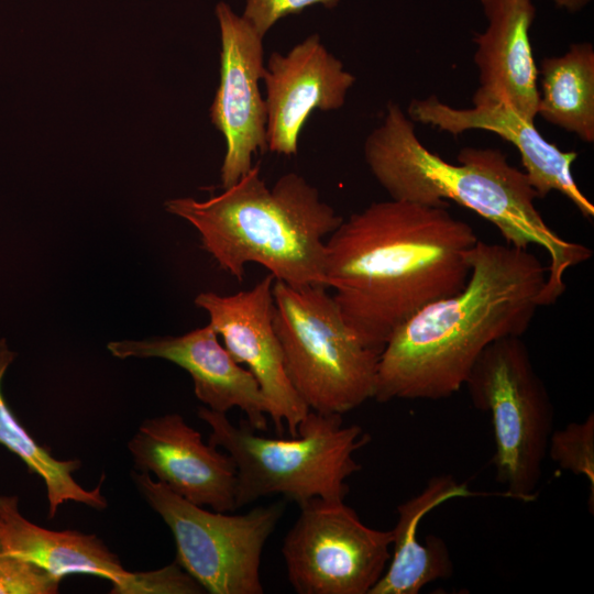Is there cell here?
Here are the masks:
<instances>
[{"instance_id":"1","label":"cell","mask_w":594,"mask_h":594,"mask_svg":"<svg viewBox=\"0 0 594 594\" xmlns=\"http://www.w3.org/2000/svg\"><path fill=\"white\" fill-rule=\"evenodd\" d=\"M477 241L448 206L372 202L328 237L326 286L355 336L381 353L418 310L465 286Z\"/></svg>"},{"instance_id":"2","label":"cell","mask_w":594,"mask_h":594,"mask_svg":"<svg viewBox=\"0 0 594 594\" xmlns=\"http://www.w3.org/2000/svg\"><path fill=\"white\" fill-rule=\"evenodd\" d=\"M458 293L405 321L383 348L373 399H442L459 392L494 341L521 337L542 296L547 267L528 249L477 241Z\"/></svg>"},{"instance_id":"3","label":"cell","mask_w":594,"mask_h":594,"mask_svg":"<svg viewBox=\"0 0 594 594\" xmlns=\"http://www.w3.org/2000/svg\"><path fill=\"white\" fill-rule=\"evenodd\" d=\"M364 158L391 199L428 206L453 200L494 224L506 244L543 249L550 260L543 307L564 293L568 270L592 256L587 246L562 238L546 223L528 176L503 152L464 147L458 163H449L419 141L413 121L395 102L387 105L382 123L366 138Z\"/></svg>"},{"instance_id":"4","label":"cell","mask_w":594,"mask_h":594,"mask_svg":"<svg viewBox=\"0 0 594 594\" xmlns=\"http://www.w3.org/2000/svg\"><path fill=\"white\" fill-rule=\"evenodd\" d=\"M164 207L199 232L201 248L238 282L256 263L295 287L326 286L324 238L344 219L296 173L268 188L260 164L217 196L174 198Z\"/></svg>"},{"instance_id":"5","label":"cell","mask_w":594,"mask_h":594,"mask_svg":"<svg viewBox=\"0 0 594 594\" xmlns=\"http://www.w3.org/2000/svg\"><path fill=\"white\" fill-rule=\"evenodd\" d=\"M197 415L210 427L208 443L234 462L238 509L276 494L298 505L315 497L344 501L348 479L361 470L354 454L371 441L360 426H345L337 414L309 410L298 435L288 439L258 436L246 420L235 426L204 406Z\"/></svg>"},{"instance_id":"6","label":"cell","mask_w":594,"mask_h":594,"mask_svg":"<svg viewBox=\"0 0 594 594\" xmlns=\"http://www.w3.org/2000/svg\"><path fill=\"white\" fill-rule=\"evenodd\" d=\"M327 288L275 279L273 326L302 402L317 413L343 415L373 398L381 353L355 336Z\"/></svg>"},{"instance_id":"7","label":"cell","mask_w":594,"mask_h":594,"mask_svg":"<svg viewBox=\"0 0 594 594\" xmlns=\"http://www.w3.org/2000/svg\"><path fill=\"white\" fill-rule=\"evenodd\" d=\"M464 386L474 407L491 417L497 482L508 497L535 499L554 430V409L521 337L491 343L475 361Z\"/></svg>"},{"instance_id":"8","label":"cell","mask_w":594,"mask_h":594,"mask_svg":"<svg viewBox=\"0 0 594 594\" xmlns=\"http://www.w3.org/2000/svg\"><path fill=\"white\" fill-rule=\"evenodd\" d=\"M139 492L168 526L176 561L210 594H262L264 546L284 512L283 504L229 515L204 509L175 494L150 473H133Z\"/></svg>"},{"instance_id":"9","label":"cell","mask_w":594,"mask_h":594,"mask_svg":"<svg viewBox=\"0 0 594 594\" xmlns=\"http://www.w3.org/2000/svg\"><path fill=\"white\" fill-rule=\"evenodd\" d=\"M286 534L282 554L298 594H370L391 559L392 530L366 526L344 501L311 498Z\"/></svg>"},{"instance_id":"10","label":"cell","mask_w":594,"mask_h":594,"mask_svg":"<svg viewBox=\"0 0 594 594\" xmlns=\"http://www.w3.org/2000/svg\"><path fill=\"white\" fill-rule=\"evenodd\" d=\"M220 29V82L210 120L226 140L222 188L252 167V156L267 151V109L260 90L264 70L263 35L223 1L216 6Z\"/></svg>"},{"instance_id":"11","label":"cell","mask_w":594,"mask_h":594,"mask_svg":"<svg viewBox=\"0 0 594 594\" xmlns=\"http://www.w3.org/2000/svg\"><path fill=\"white\" fill-rule=\"evenodd\" d=\"M270 273L254 287L233 295L205 292L195 304L209 316V324L239 364H244L268 402V417L279 436L285 426L289 437L310 410L293 387L283 350L273 326V284Z\"/></svg>"},{"instance_id":"12","label":"cell","mask_w":594,"mask_h":594,"mask_svg":"<svg viewBox=\"0 0 594 594\" xmlns=\"http://www.w3.org/2000/svg\"><path fill=\"white\" fill-rule=\"evenodd\" d=\"M267 150L292 156L300 132L315 110H339L355 77L331 54L318 34L286 54L273 52L264 65Z\"/></svg>"},{"instance_id":"13","label":"cell","mask_w":594,"mask_h":594,"mask_svg":"<svg viewBox=\"0 0 594 594\" xmlns=\"http://www.w3.org/2000/svg\"><path fill=\"white\" fill-rule=\"evenodd\" d=\"M128 448L138 471L153 473L183 498L216 512L238 509L233 460L206 444L182 415L143 420Z\"/></svg>"},{"instance_id":"14","label":"cell","mask_w":594,"mask_h":594,"mask_svg":"<svg viewBox=\"0 0 594 594\" xmlns=\"http://www.w3.org/2000/svg\"><path fill=\"white\" fill-rule=\"evenodd\" d=\"M407 116L413 122L429 124L453 135L468 130L494 132L519 152L525 173L538 198L556 190L564 195L587 219L594 217V205L578 187L572 173L576 152H565L548 142L531 121L504 103L457 109L436 96L413 99Z\"/></svg>"},{"instance_id":"15","label":"cell","mask_w":594,"mask_h":594,"mask_svg":"<svg viewBox=\"0 0 594 594\" xmlns=\"http://www.w3.org/2000/svg\"><path fill=\"white\" fill-rule=\"evenodd\" d=\"M107 348L122 360L160 358L177 364L189 373L195 395L207 408L227 414L238 407L254 430L267 429L270 405L256 380L235 362L209 323L178 337L111 341Z\"/></svg>"},{"instance_id":"16","label":"cell","mask_w":594,"mask_h":594,"mask_svg":"<svg viewBox=\"0 0 594 594\" xmlns=\"http://www.w3.org/2000/svg\"><path fill=\"white\" fill-rule=\"evenodd\" d=\"M487 28L474 36L480 86L474 106L504 103L535 121L539 90L529 31L536 15L531 0H479Z\"/></svg>"},{"instance_id":"17","label":"cell","mask_w":594,"mask_h":594,"mask_svg":"<svg viewBox=\"0 0 594 594\" xmlns=\"http://www.w3.org/2000/svg\"><path fill=\"white\" fill-rule=\"evenodd\" d=\"M475 495L451 475L431 477L420 493L397 506V521L392 530L393 552L388 564L370 594H417L424 586L453 573V562L446 541L428 535L418 540L422 518L439 505Z\"/></svg>"},{"instance_id":"18","label":"cell","mask_w":594,"mask_h":594,"mask_svg":"<svg viewBox=\"0 0 594 594\" xmlns=\"http://www.w3.org/2000/svg\"><path fill=\"white\" fill-rule=\"evenodd\" d=\"M16 496L0 495V540L8 556L30 562L57 580L88 574L109 580L112 590L129 575L120 559L96 535L50 530L28 520Z\"/></svg>"},{"instance_id":"19","label":"cell","mask_w":594,"mask_h":594,"mask_svg":"<svg viewBox=\"0 0 594 594\" xmlns=\"http://www.w3.org/2000/svg\"><path fill=\"white\" fill-rule=\"evenodd\" d=\"M541 90L537 114L594 141V48L590 43L572 44L561 56L544 57L540 64Z\"/></svg>"},{"instance_id":"20","label":"cell","mask_w":594,"mask_h":594,"mask_svg":"<svg viewBox=\"0 0 594 594\" xmlns=\"http://www.w3.org/2000/svg\"><path fill=\"white\" fill-rule=\"evenodd\" d=\"M15 356L16 353L9 348L7 340L0 339V444L23 461L31 473L44 481L48 519H53L59 506L67 502L103 510L108 502L101 493L102 482L94 490L81 487L73 476V472L81 466L80 461L54 458L50 449L41 446L9 408L1 393V383Z\"/></svg>"},{"instance_id":"21","label":"cell","mask_w":594,"mask_h":594,"mask_svg":"<svg viewBox=\"0 0 594 594\" xmlns=\"http://www.w3.org/2000/svg\"><path fill=\"white\" fill-rule=\"evenodd\" d=\"M551 460L560 469L578 476H584L590 487L588 505H594V415L583 421H574L564 428L553 430L548 444Z\"/></svg>"},{"instance_id":"22","label":"cell","mask_w":594,"mask_h":594,"mask_svg":"<svg viewBox=\"0 0 594 594\" xmlns=\"http://www.w3.org/2000/svg\"><path fill=\"white\" fill-rule=\"evenodd\" d=\"M111 593L117 594H200L206 593L175 560L170 564L147 572H130Z\"/></svg>"},{"instance_id":"23","label":"cell","mask_w":594,"mask_h":594,"mask_svg":"<svg viewBox=\"0 0 594 594\" xmlns=\"http://www.w3.org/2000/svg\"><path fill=\"white\" fill-rule=\"evenodd\" d=\"M59 583L43 569L8 556L0 540V594H55Z\"/></svg>"},{"instance_id":"24","label":"cell","mask_w":594,"mask_h":594,"mask_svg":"<svg viewBox=\"0 0 594 594\" xmlns=\"http://www.w3.org/2000/svg\"><path fill=\"white\" fill-rule=\"evenodd\" d=\"M339 2L340 0H245L241 15L264 36L284 16L299 13L316 4L332 9Z\"/></svg>"},{"instance_id":"25","label":"cell","mask_w":594,"mask_h":594,"mask_svg":"<svg viewBox=\"0 0 594 594\" xmlns=\"http://www.w3.org/2000/svg\"><path fill=\"white\" fill-rule=\"evenodd\" d=\"M559 8L565 9L569 12H578L586 7L591 0H552Z\"/></svg>"}]
</instances>
